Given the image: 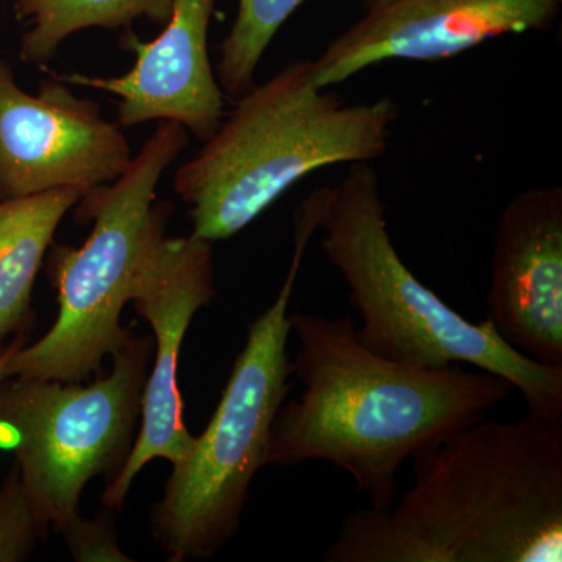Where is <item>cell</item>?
<instances>
[{
	"mask_svg": "<svg viewBox=\"0 0 562 562\" xmlns=\"http://www.w3.org/2000/svg\"><path fill=\"white\" fill-rule=\"evenodd\" d=\"M150 336L131 335L111 355L109 375L87 386L57 380L0 383V449L14 454L43 535L80 514L85 486L106 484L124 468L136 438L151 360Z\"/></svg>",
	"mask_w": 562,
	"mask_h": 562,
	"instance_id": "obj_7",
	"label": "cell"
},
{
	"mask_svg": "<svg viewBox=\"0 0 562 562\" xmlns=\"http://www.w3.org/2000/svg\"><path fill=\"white\" fill-rule=\"evenodd\" d=\"M22 342H24V339L18 338L16 341L11 342L10 346L5 347V349L2 350V353H0V383H2L3 380H7V366H9L10 357Z\"/></svg>",
	"mask_w": 562,
	"mask_h": 562,
	"instance_id": "obj_18",
	"label": "cell"
},
{
	"mask_svg": "<svg viewBox=\"0 0 562 562\" xmlns=\"http://www.w3.org/2000/svg\"><path fill=\"white\" fill-rule=\"evenodd\" d=\"M360 2V5L366 11H371L373 9H379V7H382L383 3H386L387 0H358Z\"/></svg>",
	"mask_w": 562,
	"mask_h": 562,
	"instance_id": "obj_20",
	"label": "cell"
},
{
	"mask_svg": "<svg viewBox=\"0 0 562 562\" xmlns=\"http://www.w3.org/2000/svg\"><path fill=\"white\" fill-rule=\"evenodd\" d=\"M41 541L46 536L33 514L20 469L13 464L0 484V562L31 560Z\"/></svg>",
	"mask_w": 562,
	"mask_h": 562,
	"instance_id": "obj_16",
	"label": "cell"
},
{
	"mask_svg": "<svg viewBox=\"0 0 562 562\" xmlns=\"http://www.w3.org/2000/svg\"><path fill=\"white\" fill-rule=\"evenodd\" d=\"M133 157L117 122L54 79L22 90L0 55V202L76 188L83 194L116 180Z\"/></svg>",
	"mask_w": 562,
	"mask_h": 562,
	"instance_id": "obj_9",
	"label": "cell"
},
{
	"mask_svg": "<svg viewBox=\"0 0 562 562\" xmlns=\"http://www.w3.org/2000/svg\"><path fill=\"white\" fill-rule=\"evenodd\" d=\"M172 0H35L18 20L32 22L21 40L20 58L43 66L57 55L63 41L87 29H128L149 20L166 24Z\"/></svg>",
	"mask_w": 562,
	"mask_h": 562,
	"instance_id": "obj_14",
	"label": "cell"
},
{
	"mask_svg": "<svg viewBox=\"0 0 562 562\" xmlns=\"http://www.w3.org/2000/svg\"><path fill=\"white\" fill-rule=\"evenodd\" d=\"M83 195L63 188L0 202V344L27 324L33 284L55 232Z\"/></svg>",
	"mask_w": 562,
	"mask_h": 562,
	"instance_id": "obj_13",
	"label": "cell"
},
{
	"mask_svg": "<svg viewBox=\"0 0 562 562\" xmlns=\"http://www.w3.org/2000/svg\"><path fill=\"white\" fill-rule=\"evenodd\" d=\"M111 513H114L113 509L103 506L102 512L95 514L92 519H83L79 514L55 531L61 536L74 561H132V558L121 549Z\"/></svg>",
	"mask_w": 562,
	"mask_h": 562,
	"instance_id": "obj_17",
	"label": "cell"
},
{
	"mask_svg": "<svg viewBox=\"0 0 562 562\" xmlns=\"http://www.w3.org/2000/svg\"><path fill=\"white\" fill-rule=\"evenodd\" d=\"M305 0H239L238 14L221 46L216 79L228 98L255 85L258 66L277 32Z\"/></svg>",
	"mask_w": 562,
	"mask_h": 562,
	"instance_id": "obj_15",
	"label": "cell"
},
{
	"mask_svg": "<svg viewBox=\"0 0 562 562\" xmlns=\"http://www.w3.org/2000/svg\"><path fill=\"white\" fill-rule=\"evenodd\" d=\"M216 297L213 243L198 236L151 239L133 279L131 303L154 333V364L147 373L136 432L124 468L106 484L102 505L121 512L138 473L154 460L179 464L195 436L183 422L180 350L199 310Z\"/></svg>",
	"mask_w": 562,
	"mask_h": 562,
	"instance_id": "obj_8",
	"label": "cell"
},
{
	"mask_svg": "<svg viewBox=\"0 0 562 562\" xmlns=\"http://www.w3.org/2000/svg\"><path fill=\"white\" fill-rule=\"evenodd\" d=\"M235 101L173 176L191 235L213 244L249 227L310 173L382 157L398 120L390 95L344 103L317 88L313 60L290 63Z\"/></svg>",
	"mask_w": 562,
	"mask_h": 562,
	"instance_id": "obj_3",
	"label": "cell"
},
{
	"mask_svg": "<svg viewBox=\"0 0 562 562\" xmlns=\"http://www.w3.org/2000/svg\"><path fill=\"white\" fill-rule=\"evenodd\" d=\"M35 2V0H14V14H16L18 18L21 16L22 13H24L25 10L29 9V7L32 5V3Z\"/></svg>",
	"mask_w": 562,
	"mask_h": 562,
	"instance_id": "obj_19",
	"label": "cell"
},
{
	"mask_svg": "<svg viewBox=\"0 0 562 562\" xmlns=\"http://www.w3.org/2000/svg\"><path fill=\"white\" fill-rule=\"evenodd\" d=\"M216 2L172 0L171 16L157 38L146 44L133 35L125 40L136 60L124 76L68 74L55 79L117 95L121 127L172 121L203 143L224 117V92L209 52L210 22Z\"/></svg>",
	"mask_w": 562,
	"mask_h": 562,
	"instance_id": "obj_12",
	"label": "cell"
},
{
	"mask_svg": "<svg viewBox=\"0 0 562 562\" xmlns=\"http://www.w3.org/2000/svg\"><path fill=\"white\" fill-rule=\"evenodd\" d=\"M302 392L273 420L266 465L327 461L349 473L372 508L397 495L403 462L486 419L514 387L471 366L417 368L364 346L351 316L290 314Z\"/></svg>",
	"mask_w": 562,
	"mask_h": 562,
	"instance_id": "obj_2",
	"label": "cell"
},
{
	"mask_svg": "<svg viewBox=\"0 0 562 562\" xmlns=\"http://www.w3.org/2000/svg\"><path fill=\"white\" fill-rule=\"evenodd\" d=\"M322 190V250L349 290L364 346L417 368L482 369L519 391L528 409L562 416V366L525 357L490 319H465L409 271L387 231L371 162L349 165L339 183Z\"/></svg>",
	"mask_w": 562,
	"mask_h": 562,
	"instance_id": "obj_4",
	"label": "cell"
},
{
	"mask_svg": "<svg viewBox=\"0 0 562 562\" xmlns=\"http://www.w3.org/2000/svg\"><path fill=\"white\" fill-rule=\"evenodd\" d=\"M412 460V490L350 513L322 560L562 561V416L479 420Z\"/></svg>",
	"mask_w": 562,
	"mask_h": 562,
	"instance_id": "obj_1",
	"label": "cell"
},
{
	"mask_svg": "<svg viewBox=\"0 0 562 562\" xmlns=\"http://www.w3.org/2000/svg\"><path fill=\"white\" fill-rule=\"evenodd\" d=\"M322 195L295 211L294 250L277 297L249 327L209 427L172 473L150 514L151 536L171 562L210 560L235 538L251 482L266 465L273 420L291 390L290 303Z\"/></svg>",
	"mask_w": 562,
	"mask_h": 562,
	"instance_id": "obj_5",
	"label": "cell"
},
{
	"mask_svg": "<svg viewBox=\"0 0 562 562\" xmlns=\"http://www.w3.org/2000/svg\"><path fill=\"white\" fill-rule=\"evenodd\" d=\"M490 321L525 357L562 366V188H530L506 203L494 235Z\"/></svg>",
	"mask_w": 562,
	"mask_h": 562,
	"instance_id": "obj_11",
	"label": "cell"
},
{
	"mask_svg": "<svg viewBox=\"0 0 562 562\" xmlns=\"http://www.w3.org/2000/svg\"><path fill=\"white\" fill-rule=\"evenodd\" d=\"M188 144L183 125L160 121L116 180L81 198L94 221L91 235L77 249L52 251L57 321L40 341L13 351L7 379L81 383L131 338L122 310L131 302L144 251L171 216L169 203H155L158 183Z\"/></svg>",
	"mask_w": 562,
	"mask_h": 562,
	"instance_id": "obj_6",
	"label": "cell"
},
{
	"mask_svg": "<svg viewBox=\"0 0 562 562\" xmlns=\"http://www.w3.org/2000/svg\"><path fill=\"white\" fill-rule=\"evenodd\" d=\"M561 7L562 0H387L313 60V81L327 90L379 63L443 60L508 33L546 31Z\"/></svg>",
	"mask_w": 562,
	"mask_h": 562,
	"instance_id": "obj_10",
	"label": "cell"
}]
</instances>
